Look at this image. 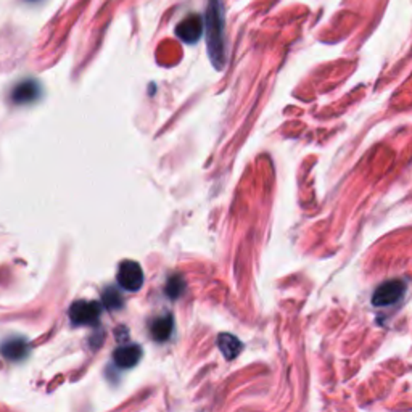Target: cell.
Returning a JSON list of instances; mask_svg holds the SVG:
<instances>
[{
  "label": "cell",
  "instance_id": "obj_8",
  "mask_svg": "<svg viewBox=\"0 0 412 412\" xmlns=\"http://www.w3.org/2000/svg\"><path fill=\"white\" fill-rule=\"evenodd\" d=\"M39 96V86L36 81H25L15 87L13 93H11V98L15 100L16 103H28L34 102Z\"/></svg>",
  "mask_w": 412,
  "mask_h": 412
},
{
  "label": "cell",
  "instance_id": "obj_6",
  "mask_svg": "<svg viewBox=\"0 0 412 412\" xmlns=\"http://www.w3.org/2000/svg\"><path fill=\"white\" fill-rule=\"evenodd\" d=\"M140 356H142V350H140L139 345H127L121 346L113 353V359L116 362V366H120L122 369L134 367L135 364L139 362Z\"/></svg>",
  "mask_w": 412,
  "mask_h": 412
},
{
  "label": "cell",
  "instance_id": "obj_9",
  "mask_svg": "<svg viewBox=\"0 0 412 412\" xmlns=\"http://www.w3.org/2000/svg\"><path fill=\"white\" fill-rule=\"evenodd\" d=\"M173 328H174V319H173V316L168 314L153 321L150 332H151V337L156 341H166L171 337V333H173Z\"/></svg>",
  "mask_w": 412,
  "mask_h": 412
},
{
  "label": "cell",
  "instance_id": "obj_2",
  "mask_svg": "<svg viewBox=\"0 0 412 412\" xmlns=\"http://www.w3.org/2000/svg\"><path fill=\"white\" fill-rule=\"evenodd\" d=\"M102 314V306L97 302H81L73 303L69 308V319H71L73 326H92L97 324Z\"/></svg>",
  "mask_w": 412,
  "mask_h": 412
},
{
  "label": "cell",
  "instance_id": "obj_1",
  "mask_svg": "<svg viewBox=\"0 0 412 412\" xmlns=\"http://www.w3.org/2000/svg\"><path fill=\"white\" fill-rule=\"evenodd\" d=\"M206 40L211 62L216 68L224 67V15H222L221 0H210V7L206 11Z\"/></svg>",
  "mask_w": 412,
  "mask_h": 412
},
{
  "label": "cell",
  "instance_id": "obj_5",
  "mask_svg": "<svg viewBox=\"0 0 412 412\" xmlns=\"http://www.w3.org/2000/svg\"><path fill=\"white\" fill-rule=\"evenodd\" d=\"M178 38L184 40L185 44H195L203 34V20L200 15H188L176 28Z\"/></svg>",
  "mask_w": 412,
  "mask_h": 412
},
{
  "label": "cell",
  "instance_id": "obj_10",
  "mask_svg": "<svg viewBox=\"0 0 412 412\" xmlns=\"http://www.w3.org/2000/svg\"><path fill=\"white\" fill-rule=\"evenodd\" d=\"M2 355L8 359H13V361H20V359H23L28 355L26 341L21 338H13V340L5 341V343L2 345Z\"/></svg>",
  "mask_w": 412,
  "mask_h": 412
},
{
  "label": "cell",
  "instance_id": "obj_12",
  "mask_svg": "<svg viewBox=\"0 0 412 412\" xmlns=\"http://www.w3.org/2000/svg\"><path fill=\"white\" fill-rule=\"evenodd\" d=\"M182 290H184V280H182L179 275H174V277H171L169 282H168V287H166L168 295L173 299H176L181 295Z\"/></svg>",
  "mask_w": 412,
  "mask_h": 412
},
{
  "label": "cell",
  "instance_id": "obj_3",
  "mask_svg": "<svg viewBox=\"0 0 412 412\" xmlns=\"http://www.w3.org/2000/svg\"><path fill=\"white\" fill-rule=\"evenodd\" d=\"M118 284L127 292H137L144 285V270L139 263L125 261L118 270Z\"/></svg>",
  "mask_w": 412,
  "mask_h": 412
},
{
  "label": "cell",
  "instance_id": "obj_11",
  "mask_svg": "<svg viewBox=\"0 0 412 412\" xmlns=\"http://www.w3.org/2000/svg\"><path fill=\"white\" fill-rule=\"evenodd\" d=\"M103 303L108 309H116L122 304V299L115 288H107V290L103 292Z\"/></svg>",
  "mask_w": 412,
  "mask_h": 412
},
{
  "label": "cell",
  "instance_id": "obj_4",
  "mask_svg": "<svg viewBox=\"0 0 412 412\" xmlns=\"http://www.w3.org/2000/svg\"><path fill=\"white\" fill-rule=\"evenodd\" d=\"M406 292V285L401 280H390L382 284L377 290L374 292L372 303L375 306H391L394 303H398L399 299L403 298Z\"/></svg>",
  "mask_w": 412,
  "mask_h": 412
},
{
  "label": "cell",
  "instance_id": "obj_7",
  "mask_svg": "<svg viewBox=\"0 0 412 412\" xmlns=\"http://www.w3.org/2000/svg\"><path fill=\"white\" fill-rule=\"evenodd\" d=\"M217 346L226 359H235L244 350L242 341L231 333H221L217 338Z\"/></svg>",
  "mask_w": 412,
  "mask_h": 412
}]
</instances>
